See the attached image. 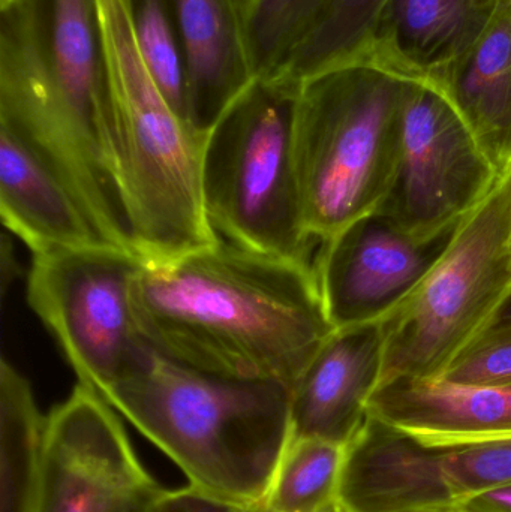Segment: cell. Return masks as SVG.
I'll return each instance as SVG.
<instances>
[{
	"mask_svg": "<svg viewBox=\"0 0 511 512\" xmlns=\"http://www.w3.org/2000/svg\"><path fill=\"white\" fill-rule=\"evenodd\" d=\"M138 331L201 372L293 387L336 330L314 265L215 245L143 261L132 288Z\"/></svg>",
	"mask_w": 511,
	"mask_h": 512,
	"instance_id": "1",
	"label": "cell"
},
{
	"mask_svg": "<svg viewBox=\"0 0 511 512\" xmlns=\"http://www.w3.org/2000/svg\"><path fill=\"white\" fill-rule=\"evenodd\" d=\"M0 126L69 189L104 242L134 245L96 0L0 9Z\"/></svg>",
	"mask_w": 511,
	"mask_h": 512,
	"instance_id": "2",
	"label": "cell"
},
{
	"mask_svg": "<svg viewBox=\"0 0 511 512\" xmlns=\"http://www.w3.org/2000/svg\"><path fill=\"white\" fill-rule=\"evenodd\" d=\"M101 396L164 451L189 486L261 507L291 441V388L201 372L150 348Z\"/></svg>",
	"mask_w": 511,
	"mask_h": 512,
	"instance_id": "3",
	"label": "cell"
},
{
	"mask_svg": "<svg viewBox=\"0 0 511 512\" xmlns=\"http://www.w3.org/2000/svg\"><path fill=\"white\" fill-rule=\"evenodd\" d=\"M105 62L125 155V188L137 251L164 261L215 245L201 192L198 134L162 95L147 69L129 18L128 0H96Z\"/></svg>",
	"mask_w": 511,
	"mask_h": 512,
	"instance_id": "4",
	"label": "cell"
},
{
	"mask_svg": "<svg viewBox=\"0 0 511 512\" xmlns=\"http://www.w3.org/2000/svg\"><path fill=\"white\" fill-rule=\"evenodd\" d=\"M405 83L371 66H347L300 86L294 158L315 242H327L386 200L401 152Z\"/></svg>",
	"mask_w": 511,
	"mask_h": 512,
	"instance_id": "5",
	"label": "cell"
},
{
	"mask_svg": "<svg viewBox=\"0 0 511 512\" xmlns=\"http://www.w3.org/2000/svg\"><path fill=\"white\" fill-rule=\"evenodd\" d=\"M296 90L258 80L210 129L201 156L207 221L221 239L309 262L296 158ZM311 264V262H309Z\"/></svg>",
	"mask_w": 511,
	"mask_h": 512,
	"instance_id": "6",
	"label": "cell"
},
{
	"mask_svg": "<svg viewBox=\"0 0 511 512\" xmlns=\"http://www.w3.org/2000/svg\"><path fill=\"white\" fill-rule=\"evenodd\" d=\"M510 295L511 182L507 174L462 221L446 254L419 288L384 319L380 385L399 378H443L491 327Z\"/></svg>",
	"mask_w": 511,
	"mask_h": 512,
	"instance_id": "7",
	"label": "cell"
},
{
	"mask_svg": "<svg viewBox=\"0 0 511 512\" xmlns=\"http://www.w3.org/2000/svg\"><path fill=\"white\" fill-rule=\"evenodd\" d=\"M141 264L140 256L110 246L33 255L30 307L62 346L81 384L99 394L135 369L150 349L132 309Z\"/></svg>",
	"mask_w": 511,
	"mask_h": 512,
	"instance_id": "8",
	"label": "cell"
},
{
	"mask_svg": "<svg viewBox=\"0 0 511 512\" xmlns=\"http://www.w3.org/2000/svg\"><path fill=\"white\" fill-rule=\"evenodd\" d=\"M498 176L452 102L429 83H405L395 180L377 210L419 239L467 218Z\"/></svg>",
	"mask_w": 511,
	"mask_h": 512,
	"instance_id": "9",
	"label": "cell"
},
{
	"mask_svg": "<svg viewBox=\"0 0 511 512\" xmlns=\"http://www.w3.org/2000/svg\"><path fill=\"white\" fill-rule=\"evenodd\" d=\"M113 409L80 382L47 417L39 512H143L161 492Z\"/></svg>",
	"mask_w": 511,
	"mask_h": 512,
	"instance_id": "10",
	"label": "cell"
},
{
	"mask_svg": "<svg viewBox=\"0 0 511 512\" xmlns=\"http://www.w3.org/2000/svg\"><path fill=\"white\" fill-rule=\"evenodd\" d=\"M462 221L419 239L375 212L321 243L314 268L333 327L389 318L446 254Z\"/></svg>",
	"mask_w": 511,
	"mask_h": 512,
	"instance_id": "11",
	"label": "cell"
},
{
	"mask_svg": "<svg viewBox=\"0 0 511 512\" xmlns=\"http://www.w3.org/2000/svg\"><path fill=\"white\" fill-rule=\"evenodd\" d=\"M446 447H435L368 414L345 447L338 504L344 512L455 510L444 472Z\"/></svg>",
	"mask_w": 511,
	"mask_h": 512,
	"instance_id": "12",
	"label": "cell"
},
{
	"mask_svg": "<svg viewBox=\"0 0 511 512\" xmlns=\"http://www.w3.org/2000/svg\"><path fill=\"white\" fill-rule=\"evenodd\" d=\"M384 346L383 321L333 331L291 387V438L347 447L380 385Z\"/></svg>",
	"mask_w": 511,
	"mask_h": 512,
	"instance_id": "13",
	"label": "cell"
},
{
	"mask_svg": "<svg viewBox=\"0 0 511 512\" xmlns=\"http://www.w3.org/2000/svg\"><path fill=\"white\" fill-rule=\"evenodd\" d=\"M188 81L189 125L201 135L258 77L251 0H171Z\"/></svg>",
	"mask_w": 511,
	"mask_h": 512,
	"instance_id": "14",
	"label": "cell"
},
{
	"mask_svg": "<svg viewBox=\"0 0 511 512\" xmlns=\"http://www.w3.org/2000/svg\"><path fill=\"white\" fill-rule=\"evenodd\" d=\"M501 0H389L359 66L404 81L432 78L470 50Z\"/></svg>",
	"mask_w": 511,
	"mask_h": 512,
	"instance_id": "15",
	"label": "cell"
},
{
	"mask_svg": "<svg viewBox=\"0 0 511 512\" xmlns=\"http://www.w3.org/2000/svg\"><path fill=\"white\" fill-rule=\"evenodd\" d=\"M368 414L435 447L511 436V384L399 378L381 384Z\"/></svg>",
	"mask_w": 511,
	"mask_h": 512,
	"instance_id": "16",
	"label": "cell"
},
{
	"mask_svg": "<svg viewBox=\"0 0 511 512\" xmlns=\"http://www.w3.org/2000/svg\"><path fill=\"white\" fill-rule=\"evenodd\" d=\"M0 215L3 225L23 240L33 255L108 246L69 189L17 135L2 126Z\"/></svg>",
	"mask_w": 511,
	"mask_h": 512,
	"instance_id": "17",
	"label": "cell"
},
{
	"mask_svg": "<svg viewBox=\"0 0 511 512\" xmlns=\"http://www.w3.org/2000/svg\"><path fill=\"white\" fill-rule=\"evenodd\" d=\"M498 176L511 165V0H501L476 44L432 78Z\"/></svg>",
	"mask_w": 511,
	"mask_h": 512,
	"instance_id": "18",
	"label": "cell"
},
{
	"mask_svg": "<svg viewBox=\"0 0 511 512\" xmlns=\"http://www.w3.org/2000/svg\"><path fill=\"white\" fill-rule=\"evenodd\" d=\"M47 418L27 379L0 364V512H39Z\"/></svg>",
	"mask_w": 511,
	"mask_h": 512,
	"instance_id": "19",
	"label": "cell"
},
{
	"mask_svg": "<svg viewBox=\"0 0 511 512\" xmlns=\"http://www.w3.org/2000/svg\"><path fill=\"white\" fill-rule=\"evenodd\" d=\"M389 0H326L309 32L269 83L299 90L311 78L359 66Z\"/></svg>",
	"mask_w": 511,
	"mask_h": 512,
	"instance_id": "20",
	"label": "cell"
},
{
	"mask_svg": "<svg viewBox=\"0 0 511 512\" xmlns=\"http://www.w3.org/2000/svg\"><path fill=\"white\" fill-rule=\"evenodd\" d=\"M344 459V445L291 438L261 507L273 512H324L336 507Z\"/></svg>",
	"mask_w": 511,
	"mask_h": 512,
	"instance_id": "21",
	"label": "cell"
},
{
	"mask_svg": "<svg viewBox=\"0 0 511 512\" xmlns=\"http://www.w3.org/2000/svg\"><path fill=\"white\" fill-rule=\"evenodd\" d=\"M138 51L174 111L188 119L185 56L171 0H128Z\"/></svg>",
	"mask_w": 511,
	"mask_h": 512,
	"instance_id": "22",
	"label": "cell"
},
{
	"mask_svg": "<svg viewBox=\"0 0 511 512\" xmlns=\"http://www.w3.org/2000/svg\"><path fill=\"white\" fill-rule=\"evenodd\" d=\"M444 472L456 501L511 484V436L449 445ZM456 502V504H458Z\"/></svg>",
	"mask_w": 511,
	"mask_h": 512,
	"instance_id": "23",
	"label": "cell"
},
{
	"mask_svg": "<svg viewBox=\"0 0 511 512\" xmlns=\"http://www.w3.org/2000/svg\"><path fill=\"white\" fill-rule=\"evenodd\" d=\"M443 378L459 384H511V330L491 325Z\"/></svg>",
	"mask_w": 511,
	"mask_h": 512,
	"instance_id": "24",
	"label": "cell"
},
{
	"mask_svg": "<svg viewBox=\"0 0 511 512\" xmlns=\"http://www.w3.org/2000/svg\"><path fill=\"white\" fill-rule=\"evenodd\" d=\"M143 512H252V508L231 504L195 487L162 489Z\"/></svg>",
	"mask_w": 511,
	"mask_h": 512,
	"instance_id": "25",
	"label": "cell"
},
{
	"mask_svg": "<svg viewBox=\"0 0 511 512\" xmlns=\"http://www.w3.org/2000/svg\"><path fill=\"white\" fill-rule=\"evenodd\" d=\"M459 512H511V484L480 495L461 499L455 505Z\"/></svg>",
	"mask_w": 511,
	"mask_h": 512,
	"instance_id": "26",
	"label": "cell"
},
{
	"mask_svg": "<svg viewBox=\"0 0 511 512\" xmlns=\"http://www.w3.org/2000/svg\"><path fill=\"white\" fill-rule=\"evenodd\" d=\"M0 268H2V295L5 297L8 292L9 283L14 282L15 276L18 273L17 264H15L14 248H12L11 240L8 234H3L2 237V252H0Z\"/></svg>",
	"mask_w": 511,
	"mask_h": 512,
	"instance_id": "27",
	"label": "cell"
},
{
	"mask_svg": "<svg viewBox=\"0 0 511 512\" xmlns=\"http://www.w3.org/2000/svg\"><path fill=\"white\" fill-rule=\"evenodd\" d=\"M252 512H273V511L266 510V508H263V507H255V508H252ZM324 512H344V511H342V508L339 507V505H336V507L330 508V510H327Z\"/></svg>",
	"mask_w": 511,
	"mask_h": 512,
	"instance_id": "28",
	"label": "cell"
},
{
	"mask_svg": "<svg viewBox=\"0 0 511 512\" xmlns=\"http://www.w3.org/2000/svg\"><path fill=\"white\" fill-rule=\"evenodd\" d=\"M15 0H0V9L6 8V6L12 5Z\"/></svg>",
	"mask_w": 511,
	"mask_h": 512,
	"instance_id": "29",
	"label": "cell"
},
{
	"mask_svg": "<svg viewBox=\"0 0 511 512\" xmlns=\"http://www.w3.org/2000/svg\"><path fill=\"white\" fill-rule=\"evenodd\" d=\"M428 512H459L456 510H444V511H428Z\"/></svg>",
	"mask_w": 511,
	"mask_h": 512,
	"instance_id": "30",
	"label": "cell"
},
{
	"mask_svg": "<svg viewBox=\"0 0 511 512\" xmlns=\"http://www.w3.org/2000/svg\"><path fill=\"white\" fill-rule=\"evenodd\" d=\"M509 177H510V182H511V165H510V170H509Z\"/></svg>",
	"mask_w": 511,
	"mask_h": 512,
	"instance_id": "31",
	"label": "cell"
},
{
	"mask_svg": "<svg viewBox=\"0 0 511 512\" xmlns=\"http://www.w3.org/2000/svg\"><path fill=\"white\" fill-rule=\"evenodd\" d=\"M251 2H252V0H251Z\"/></svg>",
	"mask_w": 511,
	"mask_h": 512,
	"instance_id": "32",
	"label": "cell"
}]
</instances>
